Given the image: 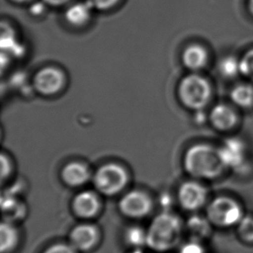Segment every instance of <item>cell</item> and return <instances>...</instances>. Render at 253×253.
I'll use <instances>...</instances> for the list:
<instances>
[{
    "label": "cell",
    "instance_id": "obj_26",
    "mask_svg": "<svg viewBox=\"0 0 253 253\" xmlns=\"http://www.w3.org/2000/svg\"><path fill=\"white\" fill-rule=\"evenodd\" d=\"M46 3L42 1V3L40 2H37V3H33L30 8L31 13L35 15V16H39L42 14V12L44 11V5Z\"/></svg>",
    "mask_w": 253,
    "mask_h": 253
},
{
    "label": "cell",
    "instance_id": "obj_7",
    "mask_svg": "<svg viewBox=\"0 0 253 253\" xmlns=\"http://www.w3.org/2000/svg\"><path fill=\"white\" fill-rule=\"evenodd\" d=\"M152 207L149 195L137 190L128 193L120 202V212L130 219H143L151 212Z\"/></svg>",
    "mask_w": 253,
    "mask_h": 253
},
{
    "label": "cell",
    "instance_id": "obj_5",
    "mask_svg": "<svg viewBox=\"0 0 253 253\" xmlns=\"http://www.w3.org/2000/svg\"><path fill=\"white\" fill-rule=\"evenodd\" d=\"M128 181L126 169L116 164H107L98 169L93 177L95 188L103 195H113L120 193Z\"/></svg>",
    "mask_w": 253,
    "mask_h": 253
},
{
    "label": "cell",
    "instance_id": "obj_17",
    "mask_svg": "<svg viewBox=\"0 0 253 253\" xmlns=\"http://www.w3.org/2000/svg\"><path fill=\"white\" fill-rule=\"evenodd\" d=\"M187 230L190 240L202 242L211 234V222L209 219L200 216H193L187 223Z\"/></svg>",
    "mask_w": 253,
    "mask_h": 253
},
{
    "label": "cell",
    "instance_id": "obj_1",
    "mask_svg": "<svg viewBox=\"0 0 253 253\" xmlns=\"http://www.w3.org/2000/svg\"><path fill=\"white\" fill-rule=\"evenodd\" d=\"M146 231V247L156 253H168L180 245L183 224L177 215L164 212L155 217Z\"/></svg>",
    "mask_w": 253,
    "mask_h": 253
},
{
    "label": "cell",
    "instance_id": "obj_28",
    "mask_svg": "<svg viewBox=\"0 0 253 253\" xmlns=\"http://www.w3.org/2000/svg\"><path fill=\"white\" fill-rule=\"evenodd\" d=\"M2 177H4L9 174L10 170V163L8 160H5L4 156H2Z\"/></svg>",
    "mask_w": 253,
    "mask_h": 253
},
{
    "label": "cell",
    "instance_id": "obj_20",
    "mask_svg": "<svg viewBox=\"0 0 253 253\" xmlns=\"http://www.w3.org/2000/svg\"><path fill=\"white\" fill-rule=\"evenodd\" d=\"M219 71L224 77L233 78L240 72V61L233 56L225 57L219 62Z\"/></svg>",
    "mask_w": 253,
    "mask_h": 253
},
{
    "label": "cell",
    "instance_id": "obj_18",
    "mask_svg": "<svg viewBox=\"0 0 253 253\" xmlns=\"http://www.w3.org/2000/svg\"><path fill=\"white\" fill-rule=\"evenodd\" d=\"M124 241L128 248L144 249L147 245V231L141 226H130L124 233Z\"/></svg>",
    "mask_w": 253,
    "mask_h": 253
},
{
    "label": "cell",
    "instance_id": "obj_22",
    "mask_svg": "<svg viewBox=\"0 0 253 253\" xmlns=\"http://www.w3.org/2000/svg\"><path fill=\"white\" fill-rule=\"evenodd\" d=\"M240 73L253 78V48L244 55L240 61Z\"/></svg>",
    "mask_w": 253,
    "mask_h": 253
},
{
    "label": "cell",
    "instance_id": "obj_30",
    "mask_svg": "<svg viewBox=\"0 0 253 253\" xmlns=\"http://www.w3.org/2000/svg\"><path fill=\"white\" fill-rule=\"evenodd\" d=\"M248 10H249L251 15L253 16V0L248 1Z\"/></svg>",
    "mask_w": 253,
    "mask_h": 253
},
{
    "label": "cell",
    "instance_id": "obj_9",
    "mask_svg": "<svg viewBox=\"0 0 253 253\" xmlns=\"http://www.w3.org/2000/svg\"><path fill=\"white\" fill-rule=\"evenodd\" d=\"M65 77L61 70L48 67L42 69L36 75L35 87L38 92L44 95L55 94L62 88Z\"/></svg>",
    "mask_w": 253,
    "mask_h": 253
},
{
    "label": "cell",
    "instance_id": "obj_3",
    "mask_svg": "<svg viewBox=\"0 0 253 253\" xmlns=\"http://www.w3.org/2000/svg\"><path fill=\"white\" fill-rule=\"evenodd\" d=\"M178 93L185 106L190 109L201 110L209 102L211 86L205 78L193 74L182 79Z\"/></svg>",
    "mask_w": 253,
    "mask_h": 253
},
{
    "label": "cell",
    "instance_id": "obj_15",
    "mask_svg": "<svg viewBox=\"0 0 253 253\" xmlns=\"http://www.w3.org/2000/svg\"><path fill=\"white\" fill-rule=\"evenodd\" d=\"M20 243V234L13 223L3 221L0 226V253H14Z\"/></svg>",
    "mask_w": 253,
    "mask_h": 253
},
{
    "label": "cell",
    "instance_id": "obj_8",
    "mask_svg": "<svg viewBox=\"0 0 253 253\" xmlns=\"http://www.w3.org/2000/svg\"><path fill=\"white\" fill-rule=\"evenodd\" d=\"M208 192L202 185L195 181H187L178 192V200L183 209L195 211L205 204Z\"/></svg>",
    "mask_w": 253,
    "mask_h": 253
},
{
    "label": "cell",
    "instance_id": "obj_27",
    "mask_svg": "<svg viewBox=\"0 0 253 253\" xmlns=\"http://www.w3.org/2000/svg\"><path fill=\"white\" fill-rule=\"evenodd\" d=\"M47 5L52 7H58L64 5L71 0H42Z\"/></svg>",
    "mask_w": 253,
    "mask_h": 253
},
{
    "label": "cell",
    "instance_id": "obj_19",
    "mask_svg": "<svg viewBox=\"0 0 253 253\" xmlns=\"http://www.w3.org/2000/svg\"><path fill=\"white\" fill-rule=\"evenodd\" d=\"M231 99L240 107H250L253 105V87L251 85L241 84L235 86L231 92Z\"/></svg>",
    "mask_w": 253,
    "mask_h": 253
},
{
    "label": "cell",
    "instance_id": "obj_4",
    "mask_svg": "<svg viewBox=\"0 0 253 253\" xmlns=\"http://www.w3.org/2000/svg\"><path fill=\"white\" fill-rule=\"evenodd\" d=\"M244 217L243 211L238 202L228 197L214 199L208 209V219L219 227L238 226Z\"/></svg>",
    "mask_w": 253,
    "mask_h": 253
},
{
    "label": "cell",
    "instance_id": "obj_29",
    "mask_svg": "<svg viewBox=\"0 0 253 253\" xmlns=\"http://www.w3.org/2000/svg\"><path fill=\"white\" fill-rule=\"evenodd\" d=\"M125 253H144L143 248H129Z\"/></svg>",
    "mask_w": 253,
    "mask_h": 253
},
{
    "label": "cell",
    "instance_id": "obj_16",
    "mask_svg": "<svg viewBox=\"0 0 253 253\" xmlns=\"http://www.w3.org/2000/svg\"><path fill=\"white\" fill-rule=\"evenodd\" d=\"M210 119L212 125L219 130H229L237 123V115L234 111L226 105L214 106L210 114Z\"/></svg>",
    "mask_w": 253,
    "mask_h": 253
},
{
    "label": "cell",
    "instance_id": "obj_21",
    "mask_svg": "<svg viewBox=\"0 0 253 253\" xmlns=\"http://www.w3.org/2000/svg\"><path fill=\"white\" fill-rule=\"evenodd\" d=\"M240 239L247 243H253V217L244 216L237 226Z\"/></svg>",
    "mask_w": 253,
    "mask_h": 253
},
{
    "label": "cell",
    "instance_id": "obj_14",
    "mask_svg": "<svg viewBox=\"0 0 253 253\" xmlns=\"http://www.w3.org/2000/svg\"><path fill=\"white\" fill-rule=\"evenodd\" d=\"M62 177L66 184L71 187H79L88 181L90 172L85 165L79 162H73L64 167Z\"/></svg>",
    "mask_w": 253,
    "mask_h": 253
},
{
    "label": "cell",
    "instance_id": "obj_12",
    "mask_svg": "<svg viewBox=\"0 0 253 253\" xmlns=\"http://www.w3.org/2000/svg\"><path fill=\"white\" fill-rule=\"evenodd\" d=\"M209 61L208 51L202 45L191 44L182 53V62L186 68L193 71L203 69Z\"/></svg>",
    "mask_w": 253,
    "mask_h": 253
},
{
    "label": "cell",
    "instance_id": "obj_23",
    "mask_svg": "<svg viewBox=\"0 0 253 253\" xmlns=\"http://www.w3.org/2000/svg\"><path fill=\"white\" fill-rule=\"evenodd\" d=\"M42 253H79L68 242H58L46 247Z\"/></svg>",
    "mask_w": 253,
    "mask_h": 253
},
{
    "label": "cell",
    "instance_id": "obj_2",
    "mask_svg": "<svg viewBox=\"0 0 253 253\" xmlns=\"http://www.w3.org/2000/svg\"><path fill=\"white\" fill-rule=\"evenodd\" d=\"M184 166L193 176L208 179L218 176L225 168L218 149L204 144H196L188 149L185 155Z\"/></svg>",
    "mask_w": 253,
    "mask_h": 253
},
{
    "label": "cell",
    "instance_id": "obj_25",
    "mask_svg": "<svg viewBox=\"0 0 253 253\" xmlns=\"http://www.w3.org/2000/svg\"><path fill=\"white\" fill-rule=\"evenodd\" d=\"M93 9L107 10L115 6L120 0H86Z\"/></svg>",
    "mask_w": 253,
    "mask_h": 253
},
{
    "label": "cell",
    "instance_id": "obj_11",
    "mask_svg": "<svg viewBox=\"0 0 253 253\" xmlns=\"http://www.w3.org/2000/svg\"><path fill=\"white\" fill-rule=\"evenodd\" d=\"M218 151L225 167L236 168L242 165L245 160V145L240 139L230 138L218 149Z\"/></svg>",
    "mask_w": 253,
    "mask_h": 253
},
{
    "label": "cell",
    "instance_id": "obj_24",
    "mask_svg": "<svg viewBox=\"0 0 253 253\" xmlns=\"http://www.w3.org/2000/svg\"><path fill=\"white\" fill-rule=\"evenodd\" d=\"M178 253H207V252L205 247L202 245V242L190 240L181 245Z\"/></svg>",
    "mask_w": 253,
    "mask_h": 253
},
{
    "label": "cell",
    "instance_id": "obj_6",
    "mask_svg": "<svg viewBox=\"0 0 253 253\" xmlns=\"http://www.w3.org/2000/svg\"><path fill=\"white\" fill-rule=\"evenodd\" d=\"M102 239L101 231L91 223H82L69 232V242L79 253H91L99 247Z\"/></svg>",
    "mask_w": 253,
    "mask_h": 253
},
{
    "label": "cell",
    "instance_id": "obj_10",
    "mask_svg": "<svg viewBox=\"0 0 253 253\" xmlns=\"http://www.w3.org/2000/svg\"><path fill=\"white\" fill-rule=\"evenodd\" d=\"M72 209L74 213L80 219H92L99 213L100 202L94 193L83 192L74 199Z\"/></svg>",
    "mask_w": 253,
    "mask_h": 253
},
{
    "label": "cell",
    "instance_id": "obj_31",
    "mask_svg": "<svg viewBox=\"0 0 253 253\" xmlns=\"http://www.w3.org/2000/svg\"><path fill=\"white\" fill-rule=\"evenodd\" d=\"M10 1H12L14 3H26V2H29V1H31V0H10Z\"/></svg>",
    "mask_w": 253,
    "mask_h": 253
},
{
    "label": "cell",
    "instance_id": "obj_13",
    "mask_svg": "<svg viewBox=\"0 0 253 253\" xmlns=\"http://www.w3.org/2000/svg\"><path fill=\"white\" fill-rule=\"evenodd\" d=\"M92 5L85 0V2L73 3L66 10L65 19L70 25L82 27L88 23L92 16Z\"/></svg>",
    "mask_w": 253,
    "mask_h": 253
}]
</instances>
